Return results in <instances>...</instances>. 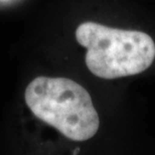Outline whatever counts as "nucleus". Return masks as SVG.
<instances>
[{
	"mask_svg": "<svg viewBox=\"0 0 155 155\" xmlns=\"http://www.w3.org/2000/svg\"><path fill=\"white\" fill-rule=\"evenodd\" d=\"M35 117L74 141H86L98 132L100 120L88 91L68 78L38 77L24 93Z\"/></svg>",
	"mask_w": 155,
	"mask_h": 155,
	"instance_id": "nucleus-1",
	"label": "nucleus"
},
{
	"mask_svg": "<svg viewBox=\"0 0 155 155\" xmlns=\"http://www.w3.org/2000/svg\"><path fill=\"white\" fill-rule=\"evenodd\" d=\"M76 39L87 48L86 64L96 77L106 80L138 75L155 58L152 38L139 30H125L100 23L78 26Z\"/></svg>",
	"mask_w": 155,
	"mask_h": 155,
	"instance_id": "nucleus-2",
	"label": "nucleus"
}]
</instances>
